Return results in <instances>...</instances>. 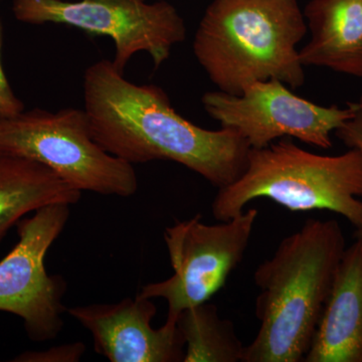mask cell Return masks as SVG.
<instances>
[{"label": "cell", "instance_id": "1", "mask_svg": "<svg viewBox=\"0 0 362 362\" xmlns=\"http://www.w3.org/2000/svg\"><path fill=\"white\" fill-rule=\"evenodd\" d=\"M84 98L94 141L132 165L177 162L218 189L247 168L251 147L237 131L199 127L175 110L160 87L133 84L109 59L86 70Z\"/></svg>", "mask_w": 362, "mask_h": 362}, {"label": "cell", "instance_id": "2", "mask_svg": "<svg viewBox=\"0 0 362 362\" xmlns=\"http://www.w3.org/2000/svg\"><path fill=\"white\" fill-rule=\"evenodd\" d=\"M345 249L335 220L310 218L281 240L254 274L259 328L242 362L304 361Z\"/></svg>", "mask_w": 362, "mask_h": 362}, {"label": "cell", "instance_id": "3", "mask_svg": "<svg viewBox=\"0 0 362 362\" xmlns=\"http://www.w3.org/2000/svg\"><path fill=\"white\" fill-rule=\"evenodd\" d=\"M307 30L297 0H213L192 47L207 77L226 94L271 78L297 89L305 71L296 45Z\"/></svg>", "mask_w": 362, "mask_h": 362}, {"label": "cell", "instance_id": "4", "mask_svg": "<svg viewBox=\"0 0 362 362\" xmlns=\"http://www.w3.org/2000/svg\"><path fill=\"white\" fill-rule=\"evenodd\" d=\"M362 154L350 148L325 156L300 148L282 137L264 148L250 149L244 173L214 197V218L225 221L249 202L268 199L291 211L325 209L362 226Z\"/></svg>", "mask_w": 362, "mask_h": 362}, {"label": "cell", "instance_id": "5", "mask_svg": "<svg viewBox=\"0 0 362 362\" xmlns=\"http://www.w3.org/2000/svg\"><path fill=\"white\" fill-rule=\"evenodd\" d=\"M0 151L44 164L80 192L120 197L137 192L132 164L94 141L85 110L37 108L1 119Z\"/></svg>", "mask_w": 362, "mask_h": 362}, {"label": "cell", "instance_id": "6", "mask_svg": "<svg viewBox=\"0 0 362 362\" xmlns=\"http://www.w3.org/2000/svg\"><path fill=\"white\" fill-rule=\"evenodd\" d=\"M16 20L30 25L59 23L93 35L110 37L113 64L124 73L131 58L148 52L154 68L169 59L175 45L187 39L185 20L168 1L143 0H13Z\"/></svg>", "mask_w": 362, "mask_h": 362}, {"label": "cell", "instance_id": "7", "mask_svg": "<svg viewBox=\"0 0 362 362\" xmlns=\"http://www.w3.org/2000/svg\"><path fill=\"white\" fill-rule=\"evenodd\" d=\"M258 214L250 209L230 220L207 225L199 214L166 228L164 240L175 273L143 286L138 295L165 300L166 320L173 322L185 309L209 302L244 258Z\"/></svg>", "mask_w": 362, "mask_h": 362}, {"label": "cell", "instance_id": "8", "mask_svg": "<svg viewBox=\"0 0 362 362\" xmlns=\"http://www.w3.org/2000/svg\"><path fill=\"white\" fill-rule=\"evenodd\" d=\"M70 204L42 207L18 221V242L0 261V311L18 316L35 342L54 339L64 327L66 283L49 275L45 259L70 218Z\"/></svg>", "mask_w": 362, "mask_h": 362}, {"label": "cell", "instance_id": "9", "mask_svg": "<svg viewBox=\"0 0 362 362\" xmlns=\"http://www.w3.org/2000/svg\"><path fill=\"white\" fill-rule=\"evenodd\" d=\"M202 106L221 128L237 131L251 148L259 149L282 137L329 149L331 133L352 114V107L312 103L291 92L276 78L247 86L240 95L207 92Z\"/></svg>", "mask_w": 362, "mask_h": 362}, {"label": "cell", "instance_id": "10", "mask_svg": "<svg viewBox=\"0 0 362 362\" xmlns=\"http://www.w3.org/2000/svg\"><path fill=\"white\" fill-rule=\"evenodd\" d=\"M152 300L137 294L118 303L73 307L66 312L90 331L95 351L109 361H183L185 343L177 322L166 320L153 328L157 308Z\"/></svg>", "mask_w": 362, "mask_h": 362}, {"label": "cell", "instance_id": "11", "mask_svg": "<svg viewBox=\"0 0 362 362\" xmlns=\"http://www.w3.org/2000/svg\"><path fill=\"white\" fill-rule=\"evenodd\" d=\"M305 362H362V239L346 247Z\"/></svg>", "mask_w": 362, "mask_h": 362}, {"label": "cell", "instance_id": "12", "mask_svg": "<svg viewBox=\"0 0 362 362\" xmlns=\"http://www.w3.org/2000/svg\"><path fill=\"white\" fill-rule=\"evenodd\" d=\"M303 14L311 37L302 65L362 78V0H310Z\"/></svg>", "mask_w": 362, "mask_h": 362}, {"label": "cell", "instance_id": "13", "mask_svg": "<svg viewBox=\"0 0 362 362\" xmlns=\"http://www.w3.org/2000/svg\"><path fill=\"white\" fill-rule=\"evenodd\" d=\"M81 197L44 164L0 151V244L26 214L54 204L73 206Z\"/></svg>", "mask_w": 362, "mask_h": 362}, {"label": "cell", "instance_id": "14", "mask_svg": "<svg viewBox=\"0 0 362 362\" xmlns=\"http://www.w3.org/2000/svg\"><path fill=\"white\" fill-rule=\"evenodd\" d=\"M185 343V362H242L245 346L235 325L206 302L185 309L177 318Z\"/></svg>", "mask_w": 362, "mask_h": 362}, {"label": "cell", "instance_id": "15", "mask_svg": "<svg viewBox=\"0 0 362 362\" xmlns=\"http://www.w3.org/2000/svg\"><path fill=\"white\" fill-rule=\"evenodd\" d=\"M85 352V345L81 342L59 345L40 351H25L14 357V362H76Z\"/></svg>", "mask_w": 362, "mask_h": 362}, {"label": "cell", "instance_id": "16", "mask_svg": "<svg viewBox=\"0 0 362 362\" xmlns=\"http://www.w3.org/2000/svg\"><path fill=\"white\" fill-rule=\"evenodd\" d=\"M352 114L334 131L340 141L349 148L358 150L362 154V94L358 101L350 103ZM356 239H362V226L357 228Z\"/></svg>", "mask_w": 362, "mask_h": 362}, {"label": "cell", "instance_id": "17", "mask_svg": "<svg viewBox=\"0 0 362 362\" xmlns=\"http://www.w3.org/2000/svg\"><path fill=\"white\" fill-rule=\"evenodd\" d=\"M25 111V104L16 96L7 80L1 63V25H0V120Z\"/></svg>", "mask_w": 362, "mask_h": 362}, {"label": "cell", "instance_id": "18", "mask_svg": "<svg viewBox=\"0 0 362 362\" xmlns=\"http://www.w3.org/2000/svg\"><path fill=\"white\" fill-rule=\"evenodd\" d=\"M143 1H145V0H143Z\"/></svg>", "mask_w": 362, "mask_h": 362}]
</instances>
